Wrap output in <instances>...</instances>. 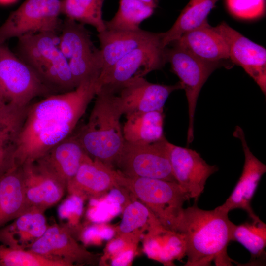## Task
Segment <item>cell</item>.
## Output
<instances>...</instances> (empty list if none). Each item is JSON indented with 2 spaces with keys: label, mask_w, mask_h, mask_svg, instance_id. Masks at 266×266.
Here are the masks:
<instances>
[{
  "label": "cell",
  "mask_w": 266,
  "mask_h": 266,
  "mask_svg": "<svg viewBox=\"0 0 266 266\" xmlns=\"http://www.w3.org/2000/svg\"><path fill=\"white\" fill-rule=\"evenodd\" d=\"M234 136L241 141L244 154V163L240 177L232 193L225 202L219 207L229 213L240 209L244 210L251 220L260 218L254 212L251 201L263 174L266 166L257 158L247 145L242 129L236 126Z\"/></svg>",
  "instance_id": "9a60e30c"
},
{
  "label": "cell",
  "mask_w": 266,
  "mask_h": 266,
  "mask_svg": "<svg viewBox=\"0 0 266 266\" xmlns=\"http://www.w3.org/2000/svg\"><path fill=\"white\" fill-rule=\"evenodd\" d=\"M87 155L76 137L69 136L34 162L66 188Z\"/></svg>",
  "instance_id": "d6986e66"
},
{
  "label": "cell",
  "mask_w": 266,
  "mask_h": 266,
  "mask_svg": "<svg viewBox=\"0 0 266 266\" xmlns=\"http://www.w3.org/2000/svg\"><path fill=\"white\" fill-rule=\"evenodd\" d=\"M114 235V230L108 227L103 226L100 228L93 227L88 230L86 235H90L91 238L99 240H109Z\"/></svg>",
  "instance_id": "e575fe53"
},
{
  "label": "cell",
  "mask_w": 266,
  "mask_h": 266,
  "mask_svg": "<svg viewBox=\"0 0 266 266\" xmlns=\"http://www.w3.org/2000/svg\"><path fill=\"white\" fill-rule=\"evenodd\" d=\"M17 56L30 66L54 92L77 86L68 61L60 51L59 37L53 33H29L18 38Z\"/></svg>",
  "instance_id": "277c9868"
},
{
  "label": "cell",
  "mask_w": 266,
  "mask_h": 266,
  "mask_svg": "<svg viewBox=\"0 0 266 266\" xmlns=\"http://www.w3.org/2000/svg\"><path fill=\"white\" fill-rule=\"evenodd\" d=\"M170 44L179 46L204 61L223 63L229 59L225 39L207 20L185 32Z\"/></svg>",
  "instance_id": "ffe728a7"
},
{
  "label": "cell",
  "mask_w": 266,
  "mask_h": 266,
  "mask_svg": "<svg viewBox=\"0 0 266 266\" xmlns=\"http://www.w3.org/2000/svg\"><path fill=\"white\" fill-rule=\"evenodd\" d=\"M25 195L30 207L44 210L62 198L66 187L36 163L21 166Z\"/></svg>",
  "instance_id": "ac0fdd59"
},
{
  "label": "cell",
  "mask_w": 266,
  "mask_h": 266,
  "mask_svg": "<svg viewBox=\"0 0 266 266\" xmlns=\"http://www.w3.org/2000/svg\"><path fill=\"white\" fill-rule=\"evenodd\" d=\"M105 0H61L62 14L83 25L94 27L98 33L106 30L102 17Z\"/></svg>",
  "instance_id": "83f0119b"
},
{
  "label": "cell",
  "mask_w": 266,
  "mask_h": 266,
  "mask_svg": "<svg viewBox=\"0 0 266 266\" xmlns=\"http://www.w3.org/2000/svg\"><path fill=\"white\" fill-rule=\"evenodd\" d=\"M225 39L229 60L241 66L266 93V50L222 22L215 27Z\"/></svg>",
  "instance_id": "4fadbf2b"
},
{
  "label": "cell",
  "mask_w": 266,
  "mask_h": 266,
  "mask_svg": "<svg viewBox=\"0 0 266 266\" xmlns=\"http://www.w3.org/2000/svg\"><path fill=\"white\" fill-rule=\"evenodd\" d=\"M161 34V33H153L141 29L135 31L106 29L98 33L102 58V68L100 74L109 69L123 57L158 38Z\"/></svg>",
  "instance_id": "44dd1931"
},
{
  "label": "cell",
  "mask_w": 266,
  "mask_h": 266,
  "mask_svg": "<svg viewBox=\"0 0 266 266\" xmlns=\"http://www.w3.org/2000/svg\"><path fill=\"white\" fill-rule=\"evenodd\" d=\"M122 128L126 142L136 145H147L163 138V109L148 112H134L125 114Z\"/></svg>",
  "instance_id": "603a6c76"
},
{
  "label": "cell",
  "mask_w": 266,
  "mask_h": 266,
  "mask_svg": "<svg viewBox=\"0 0 266 266\" xmlns=\"http://www.w3.org/2000/svg\"><path fill=\"white\" fill-rule=\"evenodd\" d=\"M231 241L239 242L250 253L251 259L264 258L266 246V225L260 218L236 225L234 224Z\"/></svg>",
  "instance_id": "f1b7e54d"
},
{
  "label": "cell",
  "mask_w": 266,
  "mask_h": 266,
  "mask_svg": "<svg viewBox=\"0 0 266 266\" xmlns=\"http://www.w3.org/2000/svg\"><path fill=\"white\" fill-rule=\"evenodd\" d=\"M166 147L173 175L189 199L197 201L203 193L207 179L218 170L207 164L195 150L167 141Z\"/></svg>",
  "instance_id": "7c38bea8"
},
{
  "label": "cell",
  "mask_w": 266,
  "mask_h": 266,
  "mask_svg": "<svg viewBox=\"0 0 266 266\" xmlns=\"http://www.w3.org/2000/svg\"><path fill=\"white\" fill-rule=\"evenodd\" d=\"M60 31L58 47L68 61L76 86L99 76L102 68L101 53L94 46L84 25L66 17Z\"/></svg>",
  "instance_id": "52a82bcc"
},
{
  "label": "cell",
  "mask_w": 266,
  "mask_h": 266,
  "mask_svg": "<svg viewBox=\"0 0 266 266\" xmlns=\"http://www.w3.org/2000/svg\"><path fill=\"white\" fill-rule=\"evenodd\" d=\"M52 91L30 66L0 44V92L6 104L26 108L36 97Z\"/></svg>",
  "instance_id": "8992f818"
},
{
  "label": "cell",
  "mask_w": 266,
  "mask_h": 266,
  "mask_svg": "<svg viewBox=\"0 0 266 266\" xmlns=\"http://www.w3.org/2000/svg\"><path fill=\"white\" fill-rule=\"evenodd\" d=\"M96 97L87 123L75 136L89 156L112 167L125 142L120 123L123 114L114 90L102 87Z\"/></svg>",
  "instance_id": "3957f363"
},
{
  "label": "cell",
  "mask_w": 266,
  "mask_h": 266,
  "mask_svg": "<svg viewBox=\"0 0 266 266\" xmlns=\"http://www.w3.org/2000/svg\"><path fill=\"white\" fill-rule=\"evenodd\" d=\"M116 179L120 186L129 189L146 204L165 228L177 231L183 204L190 199L177 182L129 177L118 170Z\"/></svg>",
  "instance_id": "5b68a950"
},
{
  "label": "cell",
  "mask_w": 266,
  "mask_h": 266,
  "mask_svg": "<svg viewBox=\"0 0 266 266\" xmlns=\"http://www.w3.org/2000/svg\"></svg>",
  "instance_id": "ab89813d"
},
{
  "label": "cell",
  "mask_w": 266,
  "mask_h": 266,
  "mask_svg": "<svg viewBox=\"0 0 266 266\" xmlns=\"http://www.w3.org/2000/svg\"><path fill=\"white\" fill-rule=\"evenodd\" d=\"M226 3L230 13L239 19H257L265 11V0H226Z\"/></svg>",
  "instance_id": "d6a6232c"
},
{
  "label": "cell",
  "mask_w": 266,
  "mask_h": 266,
  "mask_svg": "<svg viewBox=\"0 0 266 266\" xmlns=\"http://www.w3.org/2000/svg\"><path fill=\"white\" fill-rule=\"evenodd\" d=\"M29 207L21 167L12 168L0 178V229Z\"/></svg>",
  "instance_id": "cb8c5ba5"
},
{
  "label": "cell",
  "mask_w": 266,
  "mask_h": 266,
  "mask_svg": "<svg viewBox=\"0 0 266 266\" xmlns=\"http://www.w3.org/2000/svg\"><path fill=\"white\" fill-rule=\"evenodd\" d=\"M166 49V62L182 83L188 104L189 124L187 143L188 145L194 140V116L197 100L200 91L209 76L217 68L225 64L208 62L201 60L184 49L173 45Z\"/></svg>",
  "instance_id": "9c48e42d"
},
{
  "label": "cell",
  "mask_w": 266,
  "mask_h": 266,
  "mask_svg": "<svg viewBox=\"0 0 266 266\" xmlns=\"http://www.w3.org/2000/svg\"><path fill=\"white\" fill-rule=\"evenodd\" d=\"M95 207L90 213L91 219L95 222L102 223L108 221L120 214L122 205L113 202L106 197L100 201L95 200Z\"/></svg>",
  "instance_id": "836d02e7"
},
{
  "label": "cell",
  "mask_w": 266,
  "mask_h": 266,
  "mask_svg": "<svg viewBox=\"0 0 266 266\" xmlns=\"http://www.w3.org/2000/svg\"><path fill=\"white\" fill-rule=\"evenodd\" d=\"M61 14V0H25L0 26V44L29 33H57Z\"/></svg>",
  "instance_id": "ba28073f"
},
{
  "label": "cell",
  "mask_w": 266,
  "mask_h": 266,
  "mask_svg": "<svg viewBox=\"0 0 266 266\" xmlns=\"http://www.w3.org/2000/svg\"><path fill=\"white\" fill-rule=\"evenodd\" d=\"M165 137L147 145L125 142L116 164L122 174L176 182L173 175Z\"/></svg>",
  "instance_id": "30bf717a"
},
{
  "label": "cell",
  "mask_w": 266,
  "mask_h": 266,
  "mask_svg": "<svg viewBox=\"0 0 266 266\" xmlns=\"http://www.w3.org/2000/svg\"><path fill=\"white\" fill-rule=\"evenodd\" d=\"M45 210L30 207L10 225L0 229V242L7 246L28 249L48 227Z\"/></svg>",
  "instance_id": "7402d4cb"
},
{
  "label": "cell",
  "mask_w": 266,
  "mask_h": 266,
  "mask_svg": "<svg viewBox=\"0 0 266 266\" xmlns=\"http://www.w3.org/2000/svg\"><path fill=\"white\" fill-rule=\"evenodd\" d=\"M218 0H190L167 31L162 33V43L166 47L184 33L201 25Z\"/></svg>",
  "instance_id": "484cf974"
},
{
  "label": "cell",
  "mask_w": 266,
  "mask_h": 266,
  "mask_svg": "<svg viewBox=\"0 0 266 266\" xmlns=\"http://www.w3.org/2000/svg\"><path fill=\"white\" fill-rule=\"evenodd\" d=\"M155 219L158 218L146 206L135 201L124 209L119 230L123 234H129L142 227L148 220Z\"/></svg>",
  "instance_id": "1f68e13d"
},
{
  "label": "cell",
  "mask_w": 266,
  "mask_h": 266,
  "mask_svg": "<svg viewBox=\"0 0 266 266\" xmlns=\"http://www.w3.org/2000/svg\"><path fill=\"white\" fill-rule=\"evenodd\" d=\"M0 266H70L68 263L48 258L29 249L0 244Z\"/></svg>",
  "instance_id": "4dcf8cb0"
},
{
  "label": "cell",
  "mask_w": 266,
  "mask_h": 266,
  "mask_svg": "<svg viewBox=\"0 0 266 266\" xmlns=\"http://www.w3.org/2000/svg\"><path fill=\"white\" fill-rule=\"evenodd\" d=\"M155 8L136 0H119L118 9L109 21H105L106 29L135 31L140 24L154 12Z\"/></svg>",
  "instance_id": "4316f807"
},
{
  "label": "cell",
  "mask_w": 266,
  "mask_h": 266,
  "mask_svg": "<svg viewBox=\"0 0 266 266\" xmlns=\"http://www.w3.org/2000/svg\"><path fill=\"white\" fill-rule=\"evenodd\" d=\"M120 187L116 179V170L102 162L87 155L75 176L67 183L66 189L72 195L94 199L108 190Z\"/></svg>",
  "instance_id": "e0dca14e"
},
{
  "label": "cell",
  "mask_w": 266,
  "mask_h": 266,
  "mask_svg": "<svg viewBox=\"0 0 266 266\" xmlns=\"http://www.w3.org/2000/svg\"><path fill=\"white\" fill-rule=\"evenodd\" d=\"M126 243L125 240L123 239L118 238L114 240L109 243L107 248L108 252L112 255H116L125 250L124 247Z\"/></svg>",
  "instance_id": "8d00e7d4"
},
{
  "label": "cell",
  "mask_w": 266,
  "mask_h": 266,
  "mask_svg": "<svg viewBox=\"0 0 266 266\" xmlns=\"http://www.w3.org/2000/svg\"><path fill=\"white\" fill-rule=\"evenodd\" d=\"M98 77L29 106L17 134L14 167L33 163L69 136L98 91Z\"/></svg>",
  "instance_id": "6da1fadb"
},
{
  "label": "cell",
  "mask_w": 266,
  "mask_h": 266,
  "mask_svg": "<svg viewBox=\"0 0 266 266\" xmlns=\"http://www.w3.org/2000/svg\"><path fill=\"white\" fill-rule=\"evenodd\" d=\"M133 255L134 251L133 249H126L115 255L111 264L115 266H127L132 260Z\"/></svg>",
  "instance_id": "d590c367"
},
{
  "label": "cell",
  "mask_w": 266,
  "mask_h": 266,
  "mask_svg": "<svg viewBox=\"0 0 266 266\" xmlns=\"http://www.w3.org/2000/svg\"><path fill=\"white\" fill-rule=\"evenodd\" d=\"M43 256L61 260L70 266L74 263H89L93 255L81 246L66 227L58 224L49 226L43 234L29 248Z\"/></svg>",
  "instance_id": "2e32d148"
},
{
  "label": "cell",
  "mask_w": 266,
  "mask_h": 266,
  "mask_svg": "<svg viewBox=\"0 0 266 266\" xmlns=\"http://www.w3.org/2000/svg\"><path fill=\"white\" fill-rule=\"evenodd\" d=\"M143 2L154 8H156L158 6L159 0H136Z\"/></svg>",
  "instance_id": "74e56055"
},
{
  "label": "cell",
  "mask_w": 266,
  "mask_h": 266,
  "mask_svg": "<svg viewBox=\"0 0 266 266\" xmlns=\"http://www.w3.org/2000/svg\"><path fill=\"white\" fill-rule=\"evenodd\" d=\"M6 105L0 92V112L5 107Z\"/></svg>",
  "instance_id": "f35d334b"
},
{
  "label": "cell",
  "mask_w": 266,
  "mask_h": 266,
  "mask_svg": "<svg viewBox=\"0 0 266 266\" xmlns=\"http://www.w3.org/2000/svg\"><path fill=\"white\" fill-rule=\"evenodd\" d=\"M153 237L154 259L169 264L186 256V242L181 233L165 229L150 234Z\"/></svg>",
  "instance_id": "f546056e"
},
{
  "label": "cell",
  "mask_w": 266,
  "mask_h": 266,
  "mask_svg": "<svg viewBox=\"0 0 266 266\" xmlns=\"http://www.w3.org/2000/svg\"><path fill=\"white\" fill-rule=\"evenodd\" d=\"M28 107L7 105L0 112V178L14 167L15 142Z\"/></svg>",
  "instance_id": "d4e9b609"
},
{
  "label": "cell",
  "mask_w": 266,
  "mask_h": 266,
  "mask_svg": "<svg viewBox=\"0 0 266 266\" xmlns=\"http://www.w3.org/2000/svg\"><path fill=\"white\" fill-rule=\"evenodd\" d=\"M183 89L179 81L174 85L153 83L144 77L133 78L113 89L123 114L163 109L170 94Z\"/></svg>",
  "instance_id": "5bb4252c"
},
{
  "label": "cell",
  "mask_w": 266,
  "mask_h": 266,
  "mask_svg": "<svg viewBox=\"0 0 266 266\" xmlns=\"http://www.w3.org/2000/svg\"><path fill=\"white\" fill-rule=\"evenodd\" d=\"M219 206L213 210L196 204L183 209L177 232L186 242V266H232L227 254L234 224Z\"/></svg>",
  "instance_id": "7a4b0ae2"
},
{
  "label": "cell",
  "mask_w": 266,
  "mask_h": 266,
  "mask_svg": "<svg viewBox=\"0 0 266 266\" xmlns=\"http://www.w3.org/2000/svg\"><path fill=\"white\" fill-rule=\"evenodd\" d=\"M158 38L130 52L100 75L98 91L103 86L116 89L133 78L144 77L152 71L162 68L167 63L166 49Z\"/></svg>",
  "instance_id": "8fae6325"
}]
</instances>
